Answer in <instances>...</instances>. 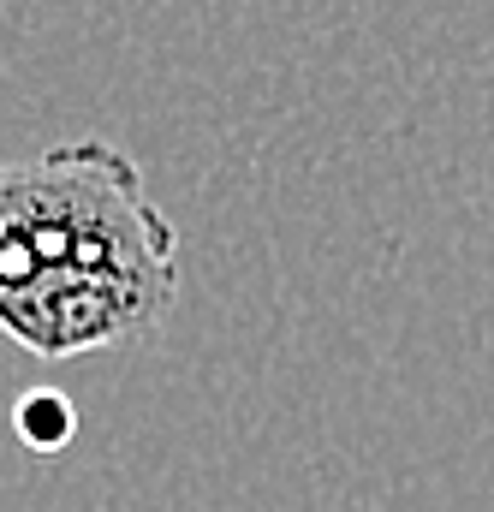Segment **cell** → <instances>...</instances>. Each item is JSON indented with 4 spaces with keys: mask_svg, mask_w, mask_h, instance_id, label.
<instances>
[{
    "mask_svg": "<svg viewBox=\"0 0 494 512\" xmlns=\"http://www.w3.org/2000/svg\"><path fill=\"white\" fill-rule=\"evenodd\" d=\"M179 298V233L120 143L0 167V334L48 364L143 346Z\"/></svg>",
    "mask_w": 494,
    "mask_h": 512,
    "instance_id": "obj_1",
    "label": "cell"
},
{
    "mask_svg": "<svg viewBox=\"0 0 494 512\" xmlns=\"http://www.w3.org/2000/svg\"><path fill=\"white\" fill-rule=\"evenodd\" d=\"M12 429H18V441H24L30 453H60V447L78 435V411H72L66 393L36 387V393H24V399L12 405Z\"/></svg>",
    "mask_w": 494,
    "mask_h": 512,
    "instance_id": "obj_2",
    "label": "cell"
}]
</instances>
